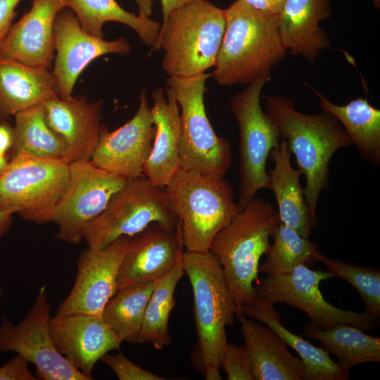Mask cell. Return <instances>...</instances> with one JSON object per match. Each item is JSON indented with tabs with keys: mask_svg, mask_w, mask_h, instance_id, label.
Masks as SVG:
<instances>
[{
	"mask_svg": "<svg viewBox=\"0 0 380 380\" xmlns=\"http://www.w3.org/2000/svg\"><path fill=\"white\" fill-rule=\"evenodd\" d=\"M265 113L275 125L305 178L304 194L314 227L319 196L328 189L329 165L339 149L353 144L348 134L330 113L305 114L281 95L267 96Z\"/></svg>",
	"mask_w": 380,
	"mask_h": 380,
	"instance_id": "obj_1",
	"label": "cell"
},
{
	"mask_svg": "<svg viewBox=\"0 0 380 380\" xmlns=\"http://www.w3.org/2000/svg\"><path fill=\"white\" fill-rule=\"evenodd\" d=\"M225 30L210 76L222 86L249 84L271 76L286 55L278 15L236 0L224 9Z\"/></svg>",
	"mask_w": 380,
	"mask_h": 380,
	"instance_id": "obj_2",
	"label": "cell"
},
{
	"mask_svg": "<svg viewBox=\"0 0 380 380\" xmlns=\"http://www.w3.org/2000/svg\"><path fill=\"white\" fill-rule=\"evenodd\" d=\"M182 263L194 296L198 341L193 361L205 379L221 380L220 369L228 343L226 327L234 323L236 303L222 267L210 251H184Z\"/></svg>",
	"mask_w": 380,
	"mask_h": 380,
	"instance_id": "obj_3",
	"label": "cell"
},
{
	"mask_svg": "<svg viewBox=\"0 0 380 380\" xmlns=\"http://www.w3.org/2000/svg\"><path fill=\"white\" fill-rule=\"evenodd\" d=\"M280 223L278 211L255 196L212 240L209 251L220 262L236 306V317L256 296L261 256L267 253L270 237Z\"/></svg>",
	"mask_w": 380,
	"mask_h": 380,
	"instance_id": "obj_4",
	"label": "cell"
},
{
	"mask_svg": "<svg viewBox=\"0 0 380 380\" xmlns=\"http://www.w3.org/2000/svg\"><path fill=\"white\" fill-rule=\"evenodd\" d=\"M165 189L179 219L186 251L208 252L215 236L241 210L222 177L180 169Z\"/></svg>",
	"mask_w": 380,
	"mask_h": 380,
	"instance_id": "obj_5",
	"label": "cell"
},
{
	"mask_svg": "<svg viewBox=\"0 0 380 380\" xmlns=\"http://www.w3.org/2000/svg\"><path fill=\"white\" fill-rule=\"evenodd\" d=\"M225 30L224 9L196 0L173 11L161 24L154 49H162L168 77H185L214 67Z\"/></svg>",
	"mask_w": 380,
	"mask_h": 380,
	"instance_id": "obj_6",
	"label": "cell"
},
{
	"mask_svg": "<svg viewBox=\"0 0 380 380\" xmlns=\"http://www.w3.org/2000/svg\"><path fill=\"white\" fill-rule=\"evenodd\" d=\"M210 74L168 77L179 108V160L182 170H195L224 177L232 163L229 141L215 133L204 103L205 82Z\"/></svg>",
	"mask_w": 380,
	"mask_h": 380,
	"instance_id": "obj_7",
	"label": "cell"
},
{
	"mask_svg": "<svg viewBox=\"0 0 380 380\" xmlns=\"http://www.w3.org/2000/svg\"><path fill=\"white\" fill-rule=\"evenodd\" d=\"M153 222L177 229L179 219L165 187L153 184L142 175L127 179L106 209L87 224L84 240L88 248H103L121 236L136 234Z\"/></svg>",
	"mask_w": 380,
	"mask_h": 380,
	"instance_id": "obj_8",
	"label": "cell"
},
{
	"mask_svg": "<svg viewBox=\"0 0 380 380\" xmlns=\"http://www.w3.org/2000/svg\"><path fill=\"white\" fill-rule=\"evenodd\" d=\"M271 76L262 77L236 93L230 108L239 129V188L238 204L243 208L263 189L271 190L267 171L270 151L280 143L278 131L265 111L260 97Z\"/></svg>",
	"mask_w": 380,
	"mask_h": 380,
	"instance_id": "obj_9",
	"label": "cell"
},
{
	"mask_svg": "<svg viewBox=\"0 0 380 380\" xmlns=\"http://www.w3.org/2000/svg\"><path fill=\"white\" fill-rule=\"evenodd\" d=\"M68 177L63 160L13 156L0 175V210L37 224L52 222Z\"/></svg>",
	"mask_w": 380,
	"mask_h": 380,
	"instance_id": "obj_10",
	"label": "cell"
},
{
	"mask_svg": "<svg viewBox=\"0 0 380 380\" xmlns=\"http://www.w3.org/2000/svg\"><path fill=\"white\" fill-rule=\"evenodd\" d=\"M333 277L326 270L299 265L291 271L267 276L257 282L256 296L270 303H282L304 312L318 327L327 329L338 324L362 330L378 327L379 318L367 310H343L327 302L319 290L322 281Z\"/></svg>",
	"mask_w": 380,
	"mask_h": 380,
	"instance_id": "obj_11",
	"label": "cell"
},
{
	"mask_svg": "<svg viewBox=\"0 0 380 380\" xmlns=\"http://www.w3.org/2000/svg\"><path fill=\"white\" fill-rule=\"evenodd\" d=\"M51 305L42 286L24 319L13 324L5 316L0 324V352L13 351L36 367L43 380H90L56 349L49 329Z\"/></svg>",
	"mask_w": 380,
	"mask_h": 380,
	"instance_id": "obj_12",
	"label": "cell"
},
{
	"mask_svg": "<svg viewBox=\"0 0 380 380\" xmlns=\"http://www.w3.org/2000/svg\"><path fill=\"white\" fill-rule=\"evenodd\" d=\"M127 180L90 160L69 164L68 184L52 219L58 227L55 237L72 244L81 243L87 224L106 209Z\"/></svg>",
	"mask_w": 380,
	"mask_h": 380,
	"instance_id": "obj_13",
	"label": "cell"
},
{
	"mask_svg": "<svg viewBox=\"0 0 380 380\" xmlns=\"http://www.w3.org/2000/svg\"><path fill=\"white\" fill-rule=\"evenodd\" d=\"M53 44L56 55L51 72L56 80V94L61 99L72 97L80 75L91 61L108 53L127 55L131 49L125 37L107 41L88 34L68 7L56 15Z\"/></svg>",
	"mask_w": 380,
	"mask_h": 380,
	"instance_id": "obj_14",
	"label": "cell"
},
{
	"mask_svg": "<svg viewBox=\"0 0 380 380\" xmlns=\"http://www.w3.org/2000/svg\"><path fill=\"white\" fill-rule=\"evenodd\" d=\"M123 236L108 246L81 253L75 283L56 315L83 314L101 316L117 291V277L129 243Z\"/></svg>",
	"mask_w": 380,
	"mask_h": 380,
	"instance_id": "obj_15",
	"label": "cell"
},
{
	"mask_svg": "<svg viewBox=\"0 0 380 380\" xmlns=\"http://www.w3.org/2000/svg\"><path fill=\"white\" fill-rule=\"evenodd\" d=\"M135 115L119 128L110 132L102 125L90 161L96 166L127 179L143 175L156 128L146 90L141 91Z\"/></svg>",
	"mask_w": 380,
	"mask_h": 380,
	"instance_id": "obj_16",
	"label": "cell"
},
{
	"mask_svg": "<svg viewBox=\"0 0 380 380\" xmlns=\"http://www.w3.org/2000/svg\"><path fill=\"white\" fill-rule=\"evenodd\" d=\"M184 251L180 222L177 229L150 224L129 236L117 277V290L158 280L171 270Z\"/></svg>",
	"mask_w": 380,
	"mask_h": 380,
	"instance_id": "obj_17",
	"label": "cell"
},
{
	"mask_svg": "<svg viewBox=\"0 0 380 380\" xmlns=\"http://www.w3.org/2000/svg\"><path fill=\"white\" fill-rule=\"evenodd\" d=\"M49 329L58 351L90 380L96 363L123 342L99 315H55Z\"/></svg>",
	"mask_w": 380,
	"mask_h": 380,
	"instance_id": "obj_18",
	"label": "cell"
},
{
	"mask_svg": "<svg viewBox=\"0 0 380 380\" xmlns=\"http://www.w3.org/2000/svg\"><path fill=\"white\" fill-rule=\"evenodd\" d=\"M69 0H32L31 8L0 40V56L25 65L51 70L54 53L53 23Z\"/></svg>",
	"mask_w": 380,
	"mask_h": 380,
	"instance_id": "obj_19",
	"label": "cell"
},
{
	"mask_svg": "<svg viewBox=\"0 0 380 380\" xmlns=\"http://www.w3.org/2000/svg\"><path fill=\"white\" fill-rule=\"evenodd\" d=\"M42 104L46 122L66 146L65 163L89 161L99 139L103 101L53 95Z\"/></svg>",
	"mask_w": 380,
	"mask_h": 380,
	"instance_id": "obj_20",
	"label": "cell"
},
{
	"mask_svg": "<svg viewBox=\"0 0 380 380\" xmlns=\"http://www.w3.org/2000/svg\"><path fill=\"white\" fill-rule=\"evenodd\" d=\"M151 112L156 128L143 175L153 184L165 187L181 169L179 160V108L173 90L156 88L151 93Z\"/></svg>",
	"mask_w": 380,
	"mask_h": 380,
	"instance_id": "obj_21",
	"label": "cell"
},
{
	"mask_svg": "<svg viewBox=\"0 0 380 380\" xmlns=\"http://www.w3.org/2000/svg\"><path fill=\"white\" fill-rule=\"evenodd\" d=\"M330 0H285L278 15L280 37L286 50L309 61L330 46L321 22L331 15Z\"/></svg>",
	"mask_w": 380,
	"mask_h": 380,
	"instance_id": "obj_22",
	"label": "cell"
},
{
	"mask_svg": "<svg viewBox=\"0 0 380 380\" xmlns=\"http://www.w3.org/2000/svg\"><path fill=\"white\" fill-rule=\"evenodd\" d=\"M254 380H303L304 366L272 329L245 316L238 318Z\"/></svg>",
	"mask_w": 380,
	"mask_h": 380,
	"instance_id": "obj_23",
	"label": "cell"
},
{
	"mask_svg": "<svg viewBox=\"0 0 380 380\" xmlns=\"http://www.w3.org/2000/svg\"><path fill=\"white\" fill-rule=\"evenodd\" d=\"M56 94L51 70L30 66L0 56V122L40 104Z\"/></svg>",
	"mask_w": 380,
	"mask_h": 380,
	"instance_id": "obj_24",
	"label": "cell"
},
{
	"mask_svg": "<svg viewBox=\"0 0 380 380\" xmlns=\"http://www.w3.org/2000/svg\"><path fill=\"white\" fill-rule=\"evenodd\" d=\"M291 156L284 140L270 151L269 158L274 165L269 173L271 191L274 192L278 205L280 222L293 228L302 236L310 239L314 225L304 188L300 182L303 172L299 168L293 167Z\"/></svg>",
	"mask_w": 380,
	"mask_h": 380,
	"instance_id": "obj_25",
	"label": "cell"
},
{
	"mask_svg": "<svg viewBox=\"0 0 380 380\" xmlns=\"http://www.w3.org/2000/svg\"><path fill=\"white\" fill-rule=\"evenodd\" d=\"M259 321L279 335L293 348L304 366V380H346L350 373L344 372L332 360L329 353L318 348L287 329L281 322V315L274 305L256 296L253 303L244 306L241 316Z\"/></svg>",
	"mask_w": 380,
	"mask_h": 380,
	"instance_id": "obj_26",
	"label": "cell"
},
{
	"mask_svg": "<svg viewBox=\"0 0 380 380\" xmlns=\"http://www.w3.org/2000/svg\"><path fill=\"white\" fill-rule=\"evenodd\" d=\"M319 101L322 110L332 114L343 126L360 156L373 165H380V110L367 97H357L346 105L331 102L322 93L305 82Z\"/></svg>",
	"mask_w": 380,
	"mask_h": 380,
	"instance_id": "obj_27",
	"label": "cell"
},
{
	"mask_svg": "<svg viewBox=\"0 0 380 380\" xmlns=\"http://www.w3.org/2000/svg\"><path fill=\"white\" fill-rule=\"evenodd\" d=\"M353 325L338 324L323 329L311 321L303 326V334L319 342L321 348L335 355L346 372L359 364L380 361V338L366 334Z\"/></svg>",
	"mask_w": 380,
	"mask_h": 380,
	"instance_id": "obj_28",
	"label": "cell"
},
{
	"mask_svg": "<svg viewBox=\"0 0 380 380\" xmlns=\"http://www.w3.org/2000/svg\"><path fill=\"white\" fill-rule=\"evenodd\" d=\"M69 8L88 34L103 38V24L118 22L129 27L143 43L154 49L161 27L159 22L129 12L115 0H69Z\"/></svg>",
	"mask_w": 380,
	"mask_h": 380,
	"instance_id": "obj_29",
	"label": "cell"
},
{
	"mask_svg": "<svg viewBox=\"0 0 380 380\" xmlns=\"http://www.w3.org/2000/svg\"><path fill=\"white\" fill-rule=\"evenodd\" d=\"M42 103L20 111L13 116L14 136L9 158L25 155L65 161L66 146L46 122Z\"/></svg>",
	"mask_w": 380,
	"mask_h": 380,
	"instance_id": "obj_30",
	"label": "cell"
},
{
	"mask_svg": "<svg viewBox=\"0 0 380 380\" xmlns=\"http://www.w3.org/2000/svg\"><path fill=\"white\" fill-rule=\"evenodd\" d=\"M183 252L171 270L156 282L146 308L139 343H149L156 349L161 350L171 343L168 323L175 305L176 286L184 273Z\"/></svg>",
	"mask_w": 380,
	"mask_h": 380,
	"instance_id": "obj_31",
	"label": "cell"
},
{
	"mask_svg": "<svg viewBox=\"0 0 380 380\" xmlns=\"http://www.w3.org/2000/svg\"><path fill=\"white\" fill-rule=\"evenodd\" d=\"M156 281L118 289L106 305L101 317L122 341L139 343L146 308Z\"/></svg>",
	"mask_w": 380,
	"mask_h": 380,
	"instance_id": "obj_32",
	"label": "cell"
},
{
	"mask_svg": "<svg viewBox=\"0 0 380 380\" xmlns=\"http://www.w3.org/2000/svg\"><path fill=\"white\" fill-rule=\"evenodd\" d=\"M273 243L259 264L258 272L267 274H281L299 265L312 267L318 261L319 246L300 235L293 228L280 222L272 235Z\"/></svg>",
	"mask_w": 380,
	"mask_h": 380,
	"instance_id": "obj_33",
	"label": "cell"
},
{
	"mask_svg": "<svg viewBox=\"0 0 380 380\" xmlns=\"http://www.w3.org/2000/svg\"><path fill=\"white\" fill-rule=\"evenodd\" d=\"M325 270L332 277L342 278L350 283L360 294L366 310L380 317V270L332 259L322 252L317 255Z\"/></svg>",
	"mask_w": 380,
	"mask_h": 380,
	"instance_id": "obj_34",
	"label": "cell"
},
{
	"mask_svg": "<svg viewBox=\"0 0 380 380\" xmlns=\"http://www.w3.org/2000/svg\"><path fill=\"white\" fill-rule=\"evenodd\" d=\"M222 367L228 380H254L250 358L244 345L227 343L222 359Z\"/></svg>",
	"mask_w": 380,
	"mask_h": 380,
	"instance_id": "obj_35",
	"label": "cell"
},
{
	"mask_svg": "<svg viewBox=\"0 0 380 380\" xmlns=\"http://www.w3.org/2000/svg\"><path fill=\"white\" fill-rule=\"evenodd\" d=\"M101 360L113 370L120 380L165 379L137 365L120 352L116 355L108 353Z\"/></svg>",
	"mask_w": 380,
	"mask_h": 380,
	"instance_id": "obj_36",
	"label": "cell"
},
{
	"mask_svg": "<svg viewBox=\"0 0 380 380\" xmlns=\"http://www.w3.org/2000/svg\"><path fill=\"white\" fill-rule=\"evenodd\" d=\"M28 361L17 354L3 366L0 367V380H37L28 367Z\"/></svg>",
	"mask_w": 380,
	"mask_h": 380,
	"instance_id": "obj_37",
	"label": "cell"
},
{
	"mask_svg": "<svg viewBox=\"0 0 380 380\" xmlns=\"http://www.w3.org/2000/svg\"><path fill=\"white\" fill-rule=\"evenodd\" d=\"M22 0H0V40L13 24L17 11L15 8Z\"/></svg>",
	"mask_w": 380,
	"mask_h": 380,
	"instance_id": "obj_38",
	"label": "cell"
},
{
	"mask_svg": "<svg viewBox=\"0 0 380 380\" xmlns=\"http://www.w3.org/2000/svg\"><path fill=\"white\" fill-rule=\"evenodd\" d=\"M13 136V125L7 121L0 122V155L9 156Z\"/></svg>",
	"mask_w": 380,
	"mask_h": 380,
	"instance_id": "obj_39",
	"label": "cell"
},
{
	"mask_svg": "<svg viewBox=\"0 0 380 380\" xmlns=\"http://www.w3.org/2000/svg\"><path fill=\"white\" fill-rule=\"evenodd\" d=\"M251 6L269 13H278L285 0H244Z\"/></svg>",
	"mask_w": 380,
	"mask_h": 380,
	"instance_id": "obj_40",
	"label": "cell"
},
{
	"mask_svg": "<svg viewBox=\"0 0 380 380\" xmlns=\"http://www.w3.org/2000/svg\"><path fill=\"white\" fill-rule=\"evenodd\" d=\"M194 1L196 0H160L163 13L162 23L166 21L167 18L173 11Z\"/></svg>",
	"mask_w": 380,
	"mask_h": 380,
	"instance_id": "obj_41",
	"label": "cell"
},
{
	"mask_svg": "<svg viewBox=\"0 0 380 380\" xmlns=\"http://www.w3.org/2000/svg\"><path fill=\"white\" fill-rule=\"evenodd\" d=\"M138 8V15L150 18L153 14V0H135Z\"/></svg>",
	"mask_w": 380,
	"mask_h": 380,
	"instance_id": "obj_42",
	"label": "cell"
},
{
	"mask_svg": "<svg viewBox=\"0 0 380 380\" xmlns=\"http://www.w3.org/2000/svg\"><path fill=\"white\" fill-rule=\"evenodd\" d=\"M13 214L0 210V239L8 232L13 222Z\"/></svg>",
	"mask_w": 380,
	"mask_h": 380,
	"instance_id": "obj_43",
	"label": "cell"
},
{
	"mask_svg": "<svg viewBox=\"0 0 380 380\" xmlns=\"http://www.w3.org/2000/svg\"><path fill=\"white\" fill-rule=\"evenodd\" d=\"M10 158L8 156L0 155V175L7 167Z\"/></svg>",
	"mask_w": 380,
	"mask_h": 380,
	"instance_id": "obj_44",
	"label": "cell"
}]
</instances>
